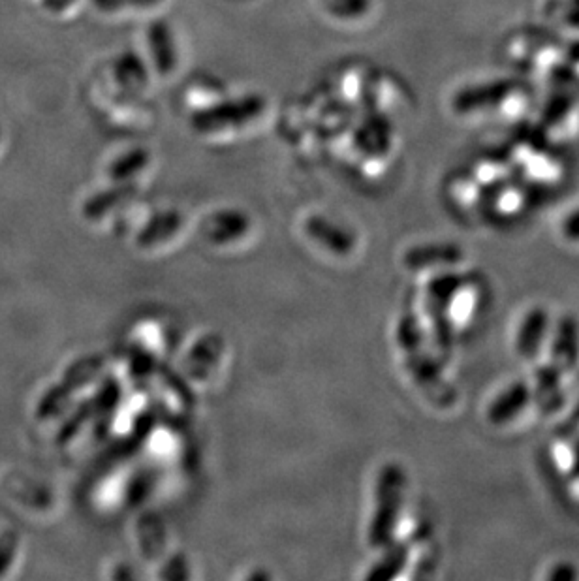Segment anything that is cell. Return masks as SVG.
Here are the masks:
<instances>
[{"label":"cell","mask_w":579,"mask_h":581,"mask_svg":"<svg viewBox=\"0 0 579 581\" xmlns=\"http://www.w3.org/2000/svg\"><path fill=\"white\" fill-rule=\"evenodd\" d=\"M572 472H574V476L579 478V442L576 444V448H574V463H572Z\"/></svg>","instance_id":"cell-13"},{"label":"cell","mask_w":579,"mask_h":581,"mask_svg":"<svg viewBox=\"0 0 579 581\" xmlns=\"http://www.w3.org/2000/svg\"><path fill=\"white\" fill-rule=\"evenodd\" d=\"M147 48L151 55V63L155 66L158 76L166 78L175 72L179 64L177 42L170 23L157 19L147 29Z\"/></svg>","instance_id":"cell-5"},{"label":"cell","mask_w":579,"mask_h":581,"mask_svg":"<svg viewBox=\"0 0 579 581\" xmlns=\"http://www.w3.org/2000/svg\"><path fill=\"white\" fill-rule=\"evenodd\" d=\"M78 4V0H46V8L55 14H64L72 10Z\"/></svg>","instance_id":"cell-11"},{"label":"cell","mask_w":579,"mask_h":581,"mask_svg":"<svg viewBox=\"0 0 579 581\" xmlns=\"http://www.w3.org/2000/svg\"><path fill=\"white\" fill-rule=\"evenodd\" d=\"M561 232L566 241L579 245V209L570 211L561 224Z\"/></svg>","instance_id":"cell-9"},{"label":"cell","mask_w":579,"mask_h":581,"mask_svg":"<svg viewBox=\"0 0 579 581\" xmlns=\"http://www.w3.org/2000/svg\"><path fill=\"white\" fill-rule=\"evenodd\" d=\"M14 546H16V536H14V534H6V536L0 540V572H2V570L6 568V565L10 563Z\"/></svg>","instance_id":"cell-10"},{"label":"cell","mask_w":579,"mask_h":581,"mask_svg":"<svg viewBox=\"0 0 579 581\" xmlns=\"http://www.w3.org/2000/svg\"><path fill=\"white\" fill-rule=\"evenodd\" d=\"M533 397V386L527 382L517 380L514 384L506 386L487 407L489 424L495 427L512 424L531 405Z\"/></svg>","instance_id":"cell-3"},{"label":"cell","mask_w":579,"mask_h":581,"mask_svg":"<svg viewBox=\"0 0 579 581\" xmlns=\"http://www.w3.org/2000/svg\"><path fill=\"white\" fill-rule=\"evenodd\" d=\"M111 70L119 87H123L130 93H141L149 85V70L140 57L132 51L121 53L111 64Z\"/></svg>","instance_id":"cell-6"},{"label":"cell","mask_w":579,"mask_h":581,"mask_svg":"<svg viewBox=\"0 0 579 581\" xmlns=\"http://www.w3.org/2000/svg\"><path fill=\"white\" fill-rule=\"evenodd\" d=\"M576 576V568L570 565H559L549 574L551 580H574Z\"/></svg>","instance_id":"cell-12"},{"label":"cell","mask_w":579,"mask_h":581,"mask_svg":"<svg viewBox=\"0 0 579 581\" xmlns=\"http://www.w3.org/2000/svg\"><path fill=\"white\" fill-rule=\"evenodd\" d=\"M551 331V318L544 307H534L527 311L516 335V350L521 360L534 362L540 358L544 346L548 343Z\"/></svg>","instance_id":"cell-2"},{"label":"cell","mask_w":579,"mask_h":581,"mask_svg":"<svg viewBox=\"0 0 579 581\" xmlns=\"http://www.w3.org/2000/svg\"><path fill=\"white\" fill-rule=\"evenodd\" d=\"M164 0H93V6L102 14L143 12L160 6Z\"/></svg>","instance_id":"cell-8"},{"label":"cell","mask_w":579,"mask_h":581,"mask_svg":"<svg viewBox=\"0 0 579 581\" xmlns=\"http://www.w3.org/2000/svg\"><path fill=\"white\" fill-rule=\"evenodd\" d=\"M549 354L551 365L561 373H568L579 362V326L570 316H564L557 326L549 331Z\"/></svg>","instance_id":"cell-4"},{"label":"cell","mask_w":579,"mask_h":581,"mask_svg":"<svg viewBox=\"0 0 579 581\" xmlns=\"http://www.w3.org/2000/svg\"><path fill=\"white\" fill-rule=\"evenodd\" d=\"M266 111V100L258 95L226 98L192 113V128L200 134H220L251 125Z\"/></svg>","instance_id":"cell-1"},{"label":"cell","mask_w":579,"mask_h":581,"mask_svg":"<svg viewBox=\"0 0 579 581\" xmlns=\"http://www.w3.org/2000/svg\"><path fill=\"white\" fill-rule=\"evenodd\" d=\"M322 8L335 19L352 21L367 14L369 0H322Z\"/></svg>","instance_id":"cell-7"}]
</instances>
